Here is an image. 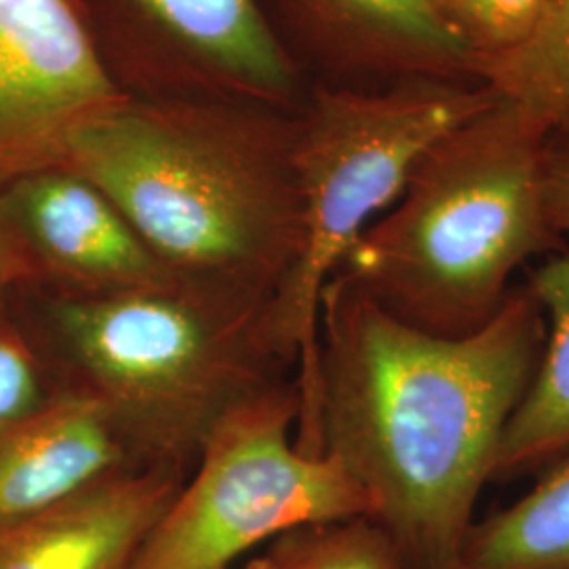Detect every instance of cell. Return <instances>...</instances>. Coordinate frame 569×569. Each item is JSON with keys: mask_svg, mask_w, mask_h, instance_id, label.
Masks as SVG:
<instances>
[{"mask_svg": "<svg viewBox=\"0 0 569 569\" xmlns=\"http://www.w3.org/2000/svg\"><path fill=\"white\" fill-rule=\"evenodd\" d=\"M60 388L9 300L0 302V422L41 406Z\"/></svg>", "mask_w": 569, "mask_h": 569, "instance_id": "18", "label": "cell"}, {"mask_svg": "<svg viewBox=\"0 0 569 569\" xmlns=\"http://www.w3.org/2000/svg\"><path fill=\"white\" fill-rule=\"evenodd\" d=\"M547 336L528 287L488 326L443 338L331 277L319 306L312 403L296 443L345 468L403 569L462 561L481 489Z\"/></svg>", "mask_w": 569, "mask_h": 569, "instance_id": "1", "label": "cell"}, {"mask_svg": "<svg viewBox=\"0 0 569 569\" xmlns=\"http://www.w3.org/2000/svg\"><path fill=\"white\" fill-rule=\"evenodd\" d=\"M448 569H470L465 566V563H458V566H451V568Z\"/></svg>", "mask_w": 569, "mask_h": 569, "instance_id": "22", "label": "cell"}, {"mask_svg": "<svg viewBox=\"0 0 569 569\" xmlns=\"http://www.w3.org/2000/svg\"><path fill=\"white\" fill-rule=\"evenodd\" d=\"M305 81L387 87L416 79H472L475 53L430 0H260Z\"/></svg>", "mask_w": 569, "mask_h": 569, "instance_id": "10", "label": "cell"}, {"mask_svg": "<svg viewBox=\"0 0 569 569\" xmlns=\"http://www.w3.org/2000/svg\"><path fill=\"white\" fill-rule=\"evenodd\" d=\"M9 305L60 387L102 407L138 467L188 475L226 416L284 378L260 321L178 287L100 300L16 289Z\"/></svg>", "mask_w": 569, "mask_h": 569, "instance_id": "4", "label": "cell"}, {"mask_svg": "<svg viewBox=\"0 0 569 569\" xmlns=\"http://www.w3.org/2000/svg\"><path fill=\"white\" fill-rule=\"evenodd\" d=\"M243 569H287L284 568L283 559H281V555L277 552V550L270 547V550L262 555V557H258V559H253L247 568Z\"/></svg>", "mask_w": 569, "mask_h": 569, "instance_id": "21", "label": "cell"}, {"mask_svg": "<svg viewBox=\"0 0 569 569\" xmlns=\"http://www.w3.org/2000/svg\"><path fill=\"white\" fill-rule=\"evenodd\" d=\"M547 321L545 346L521 401L505 428L493 479L550 467L569 451V251L555 253L529 277Z\"/></svg>", "mask_w": 569, "mask_h": 569, "instance_id": "13", "label": "cell"}, {"mask_svg": "<svg viewBox=\"0 0 569 569\" xmlns=\"http://www.w3.org/2000/svg\"><path fill=\"white\" fill-rule=\"evenodd\" d=\"M112 81L133 100L296 112L308 82L260 0H74Z\"/></svg>", "mask_w": 569, "mask_h": 569, "instance_id": "7", "label": "cell"}, {"mask_svg": "<svg viewBox=\"0 0 569 569\" xmlns=\"http://www.w3.org/2000/svg\"><path fill=\"white\" fill-rule=\"evenodd\" d=\"M298 416L293 378L228 413L129 569H230L293 529L367 517L345 468L298 448Z\"/></svg>", "mask_w": 569, "mask_h": 569, "instance_id": "6", "label": "cell"}, {"mask_svg": "<svg viewBox=\"0 0 569 569\" xmlns=\"http://www.w3.org/2000/svg\"><path fill=\"white\" fill-rule=\"evenodd\" d=\"M437 13L477 58L523 41L552 0H430Z\"/></svg>", "mask_w": 569, "mask_h": 569, "instance_id": "17", "label": "cell"}, {"mask_svg": "<svg viewBox=\"0 0 569 569\" xmlns=\"http://www.w3.org/2000/svg\"><path fill=\"white\" fill-rule=\"evenodd\" d=\"M472 79L521 106L550 131H569V0H552L523 41L477 58Z\"/></svg>", "mask_w": 569, "mask_h": 569, "instance_id": "15", "label": "cell"}, {"mask_svg": "<svg viewBox=\"0 0 569 569\" xmlns=\"http://www.w3.org/2000/svg\"><path fill=\"white\" fill-rule=\"evenodd\" d=\"M293 114L124 98L82 127L66 164L102 188L178 289L266 329L300 247Z\"/></svg>", "mask_w": 569, "mask_h": 569, "instance_id": "2", "label": "cell"}, {"mask_svg": "<svg viewBox=\"0 0 569 569\" xmlns=\"http://www.w3.org/2000/svg\"><path fill=\"white\" fill-rule=\"evenodd\" d=\"M0 226L20 256V289L100 300L178 284L100 186L56 164L0 186Z\"/></svg>", "mask_w": 569, "mask_h": 569, "instance_id": "9", "label": "cell"}, {"mask_svg": "<svg viewBox=\"0 0 569 569\" xmlns=\"http://www.w3.org/2000/svg\"><path fill=\"white\" fill-rule=\"evenodd\" d=\"M272 549L287 569H403L390 538L367 517L293 529Z\"/></svg>", "mask_w": 569, "mask_h": 569, "instance_id": "16", "label": "cell"}, {"mask_svg": "<svg viewBox=\"0 0 569 569\" xmlns=\"http://www.w3.org/2000/svg\"><path fill=\"white\" fill-rule=\"evenodd\" d=\"M545 194L555 232L561 239L569 237V131L550 133L545 157Z\"/></svg>", "mask_w": 569, "mask_h": 569, "instance_id": "19", "label": "cell"}, {"mask_svg": "<svg viewBox=\"0 0 569 569\" xmlns=\"http://www.w3.org/2000/svg\"><path fill=\"white\" fill-rule=\"evenodd\" d=\"M23 283H26V274H23L20 256L0 226V302L9 300V296L16 289H20Z\"/></svg>", "mask_w": 569, "mask_h": 569, "instance_id": "20", "label": "cell"}, {"mask_svg": "<svg viewBox=\"0 0 569 569\" xmlns=\"http://www.w3.org/2000/svg\"><path fill=\"white\" fill-rule=\"evenodd\" d=\"M186 477L129 468L0 528V569H129Z\"/></svg>", "mask_w": 569, "mask_h": 569, "instance_id": "11", "label": "cell"}, {"mask_svg": "<svg viewBox=\"0 0 569 569\" xmlns=\"http://www.w3.org/2000/svg\"><path fill=\"white\" fill-rule=\"evenodd\" d=\"M498 96L483 82L310 84L293 122L300 247L266 319L274 359L293 369L302 420L317 376L319 306L352 244L403 192L428 148Z\"/></svg>", "mask_w": 569, "mask_h": 569, "instance_id": "5", "label": "cell"}, {"mask_svg": "<svg viewBox=\"0 0 569 569\" xmlns=\"http://www.w3.org/2000/svg\"><path fill=\"white\" fill-rule=\"evenodd\" d=\"M460 563L470 569H569V451L523 498L470 528Z\"/></svg>", "mask_w": 569, "mask_h": 569, "instance_id": "14", "label": "cell"}, {"mask_svg": "<svg viewBox=\"0 0 569 569\" xmlns=\"http://www.w3.org/2000/svg\"><path fill=\"white\" fill-rule=\"evenodd\" d=\"M136 465L102 407L60 388L0 422V528L13 526Z\"/></svg>", "mask_w": 569, "mask_h": 569, "instance_id": "12", "label": "cell"}, {"mask_svg": "<svg viewBox=\"0 0 569 569\" xmlns=\"http://www.w3.org/2000/svg\"><path fill=\"white\" fill-rule=\"evenodd\" d=\"M550 133L521 106L496 98L428 148L333 277L435 336L488 326L512 274L561 247L545 194Z\"/></svg>", "mask_w": 569, "mask_h": 569, "instance_id": "3", "label": "cell"}, {"mask_svg": "<svg viewBox=\"0 0 569 569\" xmlns=\"http://www.w3.org/2000/svg\"><path fill=\"white\" fill-rule=\"evenodd\" d=\"M122 100L74 0H0V186L66 164Z\"/></svg>", "mask_w": 569, "mask_h": 569, "instance_id": "8", "label": "cell"}]
</instances>
